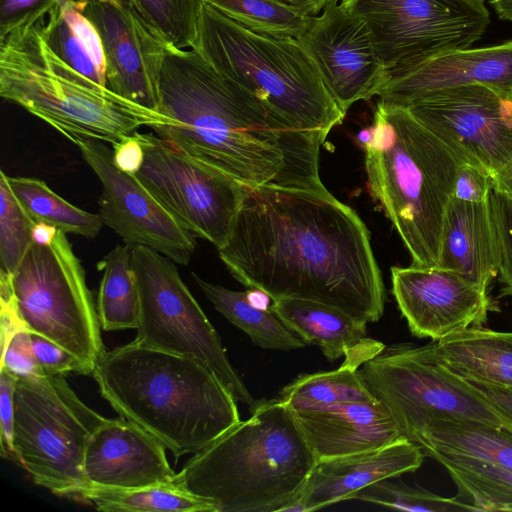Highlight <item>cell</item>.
Wrapping results in <instances>:
<instances>
[{
  "mask_svg": "<svg viewBox=\"0 0 512 512\" xmlns=\"http://www.w3.org/2000/svg\"><path fill=\"white\" fill-rule=\"evenodd\" d=\"M316 65L339 108L377 96L386 69L365 21L342 2H332L298 39Z\"/></svg>",
  "mask_w": 512,
  "mask_h": 512,
  "instance_id": "obj_16",
  "label": "cell"
},
{
  "mask_svg": "<svg viewBox=\"0 0 512 512\" xmlns=\"http://www.w3.org/2000/svg\"><path fill=\"white\" fill-rule=\"evenodd\" d=\"M130 245L115 246L98 263L102 278L97 297V312L105 331L136 329L139 298L131 264Z\"/></svg>",
  "mask_w": 512,
  "mask_h": 512,
  "instance_id": "obj_29",
  "label": "cell"
},
{
  "mask_svg": "<svg viewBox=\"0 0 512 512\" xmlns=\"http://www.w3.org/2000/svg\"><path fill=\"white\" fill-rule=\"evenodd\" d=\"M341 2L367 24L387 74L470 48L490 23L484 0Z\"/></svg>",
  "mask_w": 512,
  "mask_h": 512,
  "instance_id": "obj_12",
  "label": "cell"
},
{
  "mask_svg": "<svg viewBox=\"0 0 512 512\" xmlns=\"http://www.w3.org/2000/svg\"><path fill=\"white\" fill-rule=\"evenodd\" d=\"M295 7L308 16H317L327 5L338 0H279Z\"/></svg>",
  "mask_w": 512,
  "mask_h": 512,
  "instance_id": "obj_50",
  "label": "cell"
},
{
  "mask_svg": "<svg viewBox=\"0 0 512 512\" xmlns=\"http://www.w3.org/2000/svg\"><path fill=\"white\" fill-rule=\"evenodd\" d=\"M17 378L0 368V454L19 465L13 446V399Z\"/></svg>",
  "mask_w": 512,
  "mask_h": 512,
  "instance_id": "obj_42",
  "label": "cell"
},
{
  "mask_svg": "<svg viewBox=\"0 0 512 512\" xmlns=\"http://www.w3.org/2000/svg\"><path fill=\"white\" fill-rule=\"evenodd\" d=\"M45 26L48 41L58 55L78 72L105 86L88 52L65 21L60 0H54L51 4Z\"/></svg>",
  "mask_w": 512,
  "mask_h": 512,
  "instance_id": "obj_37",
  "label": "cell"
},
{
  "mask_svg": "<svg viewBox=\"0 0 512 512\" xmlns=\"http://www.w3.org/2000/svg\"><path fill=\"white\" fill-rule=\"evenodd\" d=\"M490 203L500 253L498 275L502 284L501 294L512 296V202L492 191Z\"/></svg>",
  "mask_w": 512,
  "mask_h": 512,
  "instance_id": "obj_38",
  "label": "cell"
},
{
  "mask_svg": "<svg viewBox=\"0 0 512 512\" xmlns=\"http://www.w3.org/2000/svg\"><path fill=\"white\" fill-rule=\"evenodd\" d=\"M244 27L277 38L300 39L312 17L279 0H204Z\"/></svg>",
  "mask_w": 512,
  "mask_h": 512,
  "instance_id": "obj_32",
  "label": "cell"
},
{
  "mask_svg": "<svg viewBox=\"0 0 512 512\" xmlns=\"http://www.w3.org/2000/svg\"><path fill=\"white\" fill-rule=\"evenodd\" d=\"M493 191L492 177L469 164L461 163L455 177L452 197L460 201L481 203Z\"/></svg>",
  "mask_w": 512,
  "mask_h": 512,
  "instance_id": "obj_43",
  "label": "cell"
},
{
  "mask_svg": "<svg viewBox=\"0 0 512 512\" xmlns=\"http://www.w3.org/2000/svg\"><path fill=\"white\" fill-rule=\"evenodd\" d=\"M169 46L194 48L204 0H122Z\"/></svg>",
  "mask_w": 512,
  "mask_h": 512,
  "instance_id": "obj_33",
  "label": "cell"
},
{
  "mask_svg": "<svg viewBox=\"0 0 512 512\" xmlns=\"http://www.w3.org/2000/svg\"><path fill=\"white\" fill-rule=\"evenodd\" d=\"M239 421L187 460L173 483L215 512H278L299 497L317 462L291 410L256 401Z\"/></svg>",
  "mask_w": 512,
  "mask_h": 512,
  "instance_id": "obj_5",
  "label": "cell"
},
{
  "mask_svg": "<svg viewBox=\"0 0 512 512\" xmlns=\"http://www.w3.org/2000/svg\"><path fill=\"white\" fill-rule=\"evenodd\" d=\"M113 162L121 171L136 175L144 161V150L135 133L113 144Z\"/></svg>",
  "mask_w": 512,
  "mask_h": 512,
  "instance_id": "obj_45",
  "label": "cell"
},
{
  "mask_svg": "<svg viewBox=\"0 0 512 512\" xmlns=\"http://www.w3.org/2000/svg\"><path fill=\"white\" fill-rule=\"evenodd\" d=\"M146 246L131 248L139 298L135 341L154 349L190 357L211 369L237 401H256L236 373L221 340L174 264Z\"/></svg>",
  "mask_w": 512,
  "mask_h": 512,
  "instance_id": "obj_11",
  "label": "cell"
},
{
  "mask_svg": "<svg viewBox=\"0 0 512 512\" xmlns=\"http://www.w3.org/2000/svg\"><path fill=\"white\" fill-rule=\"evenodd\" d=\"M75 145L101 183L99 215L103 224L127 245L146 246L187 265L195 251V236L136 175L115 166L113 151L102 141L86 139Z\"/></svg>",
  "mask_w": 512,
  "mask_h": 512,
  "instance_id": "obj_15",
  "label": "cell"
},
{
  "mask_svg": "<svg viewBox=\"0 0 512 512\" xmlns=\"http://www.w3.org/2000/svg\"><path fill=\"white\" fill-rule=\"evenodd\" d=\"M7 182L23 208L35 222L52 224L65 233L88 238L98 235L103 222L99 214L86 212L52 191L42 180L10 177Z\"/></svg>",
  "mask_w": 512,
  "mask_h": 512,
  "instance_id": "obj_31",
  "label": "cell"
},
{
  "mask_svg": "<svg viewBox=\"0 0 512 512\" xmlns=\"http://www.w3.org/2000/svg\"><path fill=\"white\" fill-rule=\"evenodd\" d=\"M440 464L457 486V498H462L473 511H512V485L448 462Z\"/></svg>",
  "mask_w": 512,
  "mask_h": 512,
  "instance_id": "obj_36",
  "label": "cell"
},
{
  "mask_svg": "<svg viewBox=\"0 0 512 512\" xmlns=\"http://www.w3.org/2000/svg\"><path fill=\"white\" fill-rule=\"evenodd\" d=\"M476 83L512 93V39L497 45L447 52L391 72L377 97L405 106L436 90Z\"/></svg>",
  "mask_w": 512,
  "mask_h": 512,
  "instance_id": "obj_20",
  "label": "cell"
},
{
  "mask_svg": "<svg viewBox=\"0 0 512 512\" xmlns=\"http://www.w3.org/2000/svg\"><path fill=\"white\" fill-rule=\"evenodd\" d=\"M459 376L493 403L512 415V387L489 383L470 376Z\"/></svg>",
  "mask_w": 512,
  "mask_h": 512,
  "instance_id": "obj_46",
  "label": "cell"
},
{
  "mask_svg": "<svg viewBox=\"0 0 512 512\" xmlns=\"http://www.w3.org/2000/svg\"><path fill=\"white\" fill-rule=\"evenodd\" d=\"M373 136H374V128H373V126H370V127L361 129L358 132L357 141L363 148H365L372 141Z\"/></svg>",
  "mask_w": 512,
  "mask_h": 512,
  "instance_id": "obj_52",
  "label": "cell"
},
{
  "mask_svg": "<svg viewBox=\"0 0 512 512\" xmlns=\"http://www.w3.org/2000/svg\"><path fill=\"white\" fill-rule=\"evenodd\" d=\"M364 148L369 190L413 266L437 267L443 223L461 162L410 111L379 99Z\"/></svg>",
  "mask_w": 512,
  "mask_h": 512,
  "instance_id": "obj_6",
  "label": "cell"
},
{
  "mask_svg": "<svg viewBox=\"0 0 512 512\" xmlns=\"http://www.w3.org/2000/svg\"><path fill=\"white\" fill-rule=\"evenodd\" d=\"M35 221L12 192L0 171V270L13 274L32 246Z\"/></svg>",
  "mask_w": 512,
  "mask_h": 512,
  "instance_id": "obj_34",
  "label": "cell"
},
{
  "mask_svg": "<svg viewBox=\"0 0 512 512\" xmlns=\"http://www.w3.org/2000/svg\"><path fill=\"white\" fill-rule=\"evenodd\" d=\"M493 191L504 195L512 202V158L492 176Z\"/></svg>",
  "mask_w": 512,
  "mask_h": 512,
  "instance_id": "obj_48",
  "label": "cell"
},
{
  "mask_svg": "<svg viewBox=\"0 0 512 512\" xmlns=\"http://www.w3.org/2000/svg\"><path fill=\"white\" fill-rule=\"evenodd\" d=\"M15 304L26 328L67 349L93 373L105 348L80 259L59 230L49 246L32 244L12 274Z\"/></svg>",
  "mask_w": 512,
  "mask_h": 512,
  "instance_id": "obj_10",
  "label": "cell"
},
{
  "mask_svg": "<svg viewBox=\"0 0 512 512\" xmlns=\"http://www.w3.org/2000/svg\"><path fill=\"white\" fill-rule=\"evenodd\" d=\"M269 308L305 344L318 346L329 361L379 343L367 337V322L319 301L280 298L272 300Z\"/></svg>",
  "mask_w": 512,
  "mask_h": 512,
  "instance_id": "obj_24",
  "label": "cell"
},
{
  "mask_svg": "<svg viewBox=\"0 0 512 512\" xmlns=\"http://www.w3.org/2000/svg\"><path fill=\"white\" fill-rule=\"evenodd\" d=\"M392 294L410 332L439 341L482 327L495 304L488 287L440 267H392Z\"/></svg>",
  "mask_w": 512,
  "mask_h": 512,
  "instance_id": "obj_17",
  "label": "cell"
},
{
  "mask_svg": "<svg viewBox=\"0 0 512 512\" xmlns=\"http://www.w3.org/2000/svg\"><path fill=\"white\" fill-rule=\"evenodd\" d=\"M120 417L179 459L196 454L240 421L237 400L196 359L132 341L105 351L93 371Z\"/></svg>",
  "mask_w": 512,
  "mask_h": 512,
  "instance_id": "obj_3",
  "label": "cell"
},
{
  "mask_svg": "<svg viewBox=\"0 0 512 512\" xmlns=\"http://www.w3.org/2000/svg\"><path fill=\"white\" fill-rule=\"evenodd\" d=\"M84 5L85 1L60 0L65 21L88 52L106 86V59L102 40L96 26L84 14Z\"/></svg>",
  "mask_w": 512,
  "mask_h": 512,
  "instance_id": "obj_39",
  "label": "cell"
},
{
  "mask_svg": "<svg viewBox=\"0 0 512 512\" xmlns=\"http://www.w3.org/2000/svg\"><path fill=\"white\" fill-rule=\"evenodd\" d=\"M501 20L512 21V0H489Z\"/></svg>",
  "mask_w": 512,
  "mask_h": 512,
  "instance_id": "obj_51",
  "label": "cell"
},
{
  "mask_svg": "<svg viewBox=\"0 0 512 512\" xmlns=\"http://www.w3.org/2000/svg\"><path fill=\"white\" fill-rule=\"evenodd\" d=\"M96 26L106 59V86L114 93L158 111L157 87L168 44L122 0H83Z\"/></svg>",
  "mask_w": 512,
  "mask_h": 512,
  "instance_id": "obj_18",
  "label": "cell"
},
{
  "mask_svg": "<svg viewBox=\"0 0 512 512\" xmlns=\"http://www.w3.org/2000/svg\"><path fill=\"white\" fill-rule=\"evenodd\" d=\"M426 455L442 451L512 467V433L484 423L452 417L431 419L409 440Z\"/></svg>",
  "mask_w": 512,
  "mask_h": 512,
  "instance_id": "obj_27",
  "label": "cell"
},
{
  "mask_svg": "<svg viewBox=\"0 0 512 512\" xmlns=\"http://www.w3.org/2000/svg\"><path fill=\"white\" fill-rule=\"evenodd\" d=\"M194 48L303 131L327 136L346 115L296 39L254 32L204 1Z\"/></svg>",
  "mask_w": 512,
  "mask_h": 512,
  "instance_id": "obj_7",
  "label": "cell"
},
{
  "mask_svg": "<svg viewBox=\"0 0 512 512\" xmlns=\"http://www.w3.org/2000/svg\"><path fill=\"white\" fill-rule=\"evenodd\" d=\"M291 412L317 460L377 449L404 438L377 399Z\"/></svg>",
  "mask_w": 512,
  "mask_h": 512,
  "instance_id": "obj_22",
  "label": "cell"
},
{
  "mask_svg": "<svg viewBox=\"0 0 512 512\" xmlns=\"http://www.w3.org/2000/svg\"><path fill=\"white\" fill-rule=\"evenodd\" d=\"M424 453L400 438L383 447L317 460L299 497L286 511L311 512L354 499L369 485L419 469Z\"/></svg>",
  "mask_w": 512,
  "mask_h": 512,
  "instance_id": "obj_21",
  "label": "cell"
},
{
  "mask_svg": "<svg viewBox=\"0 0 512 512\" xmlns=\"http://www.w3.org/2000/svg\"><path fill=\"white\" fill-rule=\"evenodd\" d=\"M192 276L214 308L230 323L245 332L255 345L281 351L304 347L305 342L270 308L254 305L246 292L230 290L208 282L194 272Z\"/></svg>",
  "mask_w": 512,
  "mask_h": 512,
  "instance_id": "obj_28",
  "label": "cell"
},
{
  "mask_svg": "<svg viewBox=\"0 0 512 512\" xmlns=\"http://www.w3.org/2000/svg\"><path fill=\"white\" fill-rule=\"evenodd\" d=\"M360 373L407 440L438 417L476 421L512 433V415L443 365L431 344L384 346Z\"/></svg>",
  "mask_w": 512,
  "mask_h": 512,
  "instance_id": "obj_9",
  "label": "cell"
},
{
  "mask_svg": "<svg viewBox=\"0 0 512 512\" xmlns=\"http://www.w3.org/2000/svg\"><path fill=\"white\" fill-rule=\"evenodd\" d=\"M426 456L431 457L438 463L448 462L502 483L512 485V467L451 452L430 451Z\"/></svg>",
  "mask_w": 512,
  "mask_h": 512,
  "instance_id": "obj_44",
  "label": "cell"
},
{
  "mask_svg": "<svg viewBox=\"0 0 512 512\" xmlns=\"http://www.w3.org/2000/svg\"><path fill=\"white\" fill-rule=\"evenodd\" d=\"M54 0L0 26V96L71 142L113 144L140 127L171 119L136 104L75 70L52 48L45 19Z\"/></svg>",
  "mask_w": 512,
  "mask_h": 512,
  "instance_id": "obj_4",
  "label": "cell"
},
{
  "mask_svg": "<svg viewBox=\"0 0 512 512\" xmlns=\"http://www.w3.org/2000/svg\"><path fill=\"white\" fill-rule=\"evenodd\" d=\"M50 0H0V26L7 25Z\"/></svg>",
  "mask_w": 512,
  "mask_h": 512,
  "instance_id": "obj_47",
  "label": "cell"
},
{
  "mask_svg": "<svg viewBox=\"0 0 512 512\" xmlns=\"http://www.w3.org/2000/svg\"><path fill=\"white\" fill-rule=\"evenodd\" d=\"M31 340L37 364L44 375H63L67 372L82 375L92 373L75 355L52 340L34 332H31Z\"/></svg>",
  "mask_w": 512,
  "mask_h": 512,
  "instance_id": "obj_40",
  "label": "cell"
},
{
  "mask_svg": "<svg viewBox=\"0 0 512 512\" xmlns=\"http://www.w3.org/2000/svg\"><path fill=\"white\" fill-rule=\"evenodd\" d=\"M13 409L19 465L37 485L77 498L86 487V444L106 418L84 404L61 374L17 379Z\"/></svg>",
  "mask_w": 512,
  "mask_h": 512,
  "instance_id": "obj_8",
  "label": "cell"
},
{
  "mask_svg": "<svg viewBox=\"0 0 512 512\" xmlns=\"http://www.w3.org/2000/svg\"><path fill=\"white\" fill-rule=\"evenodd\" d=\"M1 368L17 379L32 376H43L37 364L31 340V332L27 329L17 331L1 349Z\"/></svg>",
  "mask_w": 512,
  "mask_h": 512,
  "instance_id": "obj_41",
  "label": "cell"
},
{
  "mask_svg": "<svg viewBox=\"0 0 512 512\" xmlns=\"http://www.w3.org/2000/svg\"><path fill=\"white\" fill-rule=\"evenodd\" d=\"M165 450L160 441L125 418H106L86 444L85 488L134 489L172 482L176 473Z\"/></svg>",
  "mask_w": 512,
  "mask_h": 512,
  "instance_id": "obj_19",
  "label": "cell"
},
{
  "mask_svg": "<svg viewBox=\"0 0 512 512\" xmlns=\"http://www.w3.org/2000/svg\"><path fill=\"white\" fill-rule=\"evenodd\" d=\"M59 229L52 224L36 222L32 228V242L40 246H49L53 243Z\"/></svg>",
  "mask_w": 512,
  "mask_h": 512,
  "instance_id": "obj_49",
  "label": "cell"
},
{
  "mask_svg": "<svg viewBox=\"0 0 512 512\" xmlns=\"http://www.w3.org/2000/svg\"><path fill=\"white\" fill-rule=\"evenodd\" d=\"M430 344L456 374L512 387V332L468 328Z\"/></svg>",
  "mask_w": 512,
  "mask_h": 512,
  "instance_id": "obj_25",
  "label": "cell"
},
{
  "mask_svg": "<svg viewBox=\"0 0 512 512\" xmlns=\"http://www.w3.org/2000/svg\"><path fill=\"white\" fill-rule=\"evenodd\" d=\"M77 499L105 512H215L209 502L173 481L134 489L87 487Z\"/></svg>",
  "mask_w": 512,
  "mask_h": 512,
  "instance_id": "obj_30",
  "label": "cell"
},
{
  "mask_svg": "<svg viewBox=\"0 0 512 512\" xmlns=\"http://www.w3.org/2000/svg\"><path fill=\"white\" fill-rule=\"evenodd\" d=\"M157 100L172 120L152 129L161 139L243 185L324 186L318 164L326 135L294 126L196 48L168 46Z\"/></svg>",
  "mask_w": 512,
  "mask_h": 512,
  "instance_id": "obj_2",
  "label": "cell"
},
{
  "mask_svg": "<svg viewBox=\"0 0 512 512\" xmlns=\"http://www.w3.org/2000/svg\"><path fill=\"white\" fill-rule=\"evenodd\" d=\"M135 135L144 161L139 180L194 236L217 250L229 241L247 186L170 146L156 133Z\"/></svg>",
  "mask_w": 512,
  "mask_h": 512,
  "instance_id": "obj_13",
  "label": "cell"
},
{
  "mask_svg": "<svg viewBox=\"0 0 512 512\" xmlns=\"http://www.w3.org/2000/svg\"><path fill=\"white\" fill-rule=\"evenodd\" d=\"M218 252L234 278L271 300L319 301L367 323L383 315L385 288L366 225L325 186L248 187Z\"/></svg>",
  "mask_w": 512,
  "mask_h": 512,
  "instance_id": "obj_1",
  "label": "cell"
},
{
  "mask_svg": "<svg viewBox=\"0 0 512 512\" xmlns=\"http://www.w3.org/2000/svg\"><path fill=\"white\" fill-rule=\"evenodd\" d=\"M384 479L359 491L354 499L404 511H473L457 497L448 498L423 488Z\"/></svg>",
  "mask_w": 512,
  "mask_h": 512,
  "instance_id": "obj_35",
  "label": "cell"
},
{
  "mask_svg": "<svg viewBox=\"0 0 512 512\" xmlns=\"http://www.w3.org/2000/svg\"><path fill=\"white\" fill-rule=\"evenodd\" d=\"M404 107L461 163L492 177L512 158V93L467 84L430 92Z\"/></svg>",
  "mask_w": 512,
  "mask_h": 512,
  "instance_id": "obj_14",
  "label": "cell"
},
{
  "mask_svg": "<svg viewBox=\"0 0 512 512\" xmlns=\"http://www.w3.org/2000/svg\"><path fill=\"white\" fill-rule=\"evenodd\" d=\"M384 346L380 343L348 355L336 370L301 374L284 386L277 397L290 410L319 409L342 402L375 400L359 368Z\"/></svg>",
  "mask_w": 512,
  "mask_h": 512,
  "instance_id": "obj_26",
  "label": "cell"
},
{
  "mask_svg": "<svg viewBox=\"0 0 512 512\" xmlns=\"http://www.w3.org/2000/svg\"><path fill=\"white\" fill-rule=\"evenodd\" d=\"M499 264L490 198L471 203L451 197L444 218L437 267L488 287L498 275Z\"/></svg>",
  "mask_w": 512,
  "mask_h": 512,
  "instance_id": "obj_23",
  "label": "cell"
}]
</instances>
